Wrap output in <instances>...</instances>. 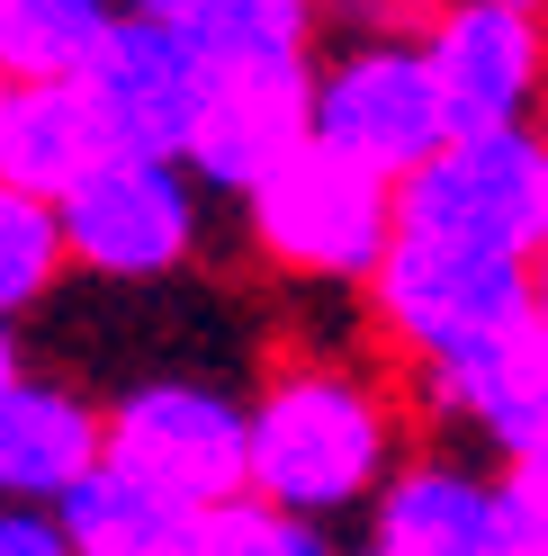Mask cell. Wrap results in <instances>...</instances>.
Returning <instances> with one entry per match:
<instances>
[{
  "mask_svg": "<svg viewBox=\"0 0 548 556\" xmlns=\"http://www.w3.org/2000/svg\"><path fill=\"white\" fill-rule=\"evenodd\" d=\"M180 27L216 73H315L324 10L315 0H189Z\"/></svg>",
  "mask_w": 548,
  "mask_h": 556,
  "instance_id": "cell-16",
  "label": "cell"
},
{
  "mask_svg": "<svg viewBox=\"0 0 548 556\" xmlns=\"http://www.w3.org/2000/svg\"><path fill=\"white\" fill-rule=\"evenodd\" d=\"M369 547L378 556H522V530H512L495 467L459 458V448H414L369 511Z\"/></svg>",
  "mask_w": 548,
  "mask_h": 556,
  "instance_id": "cell-11",
  "label": "cell"
},
{
  "mask_svg": "<svg viewBox=\"0 0 548 556\" xmlns=\"http://www.w3.org/2000/svg\"><path fill=\"white\" fill-rule=\"evenodd\" d=\"M315 10H324V27H333V46H360V37H404V46H423L450 0H315Z\"/></svg>",
  "mask_w": 548,
  "mask_h": 556,
  "instance_id": "cell-20",
  "label": "cell"
},
{
  "mask_svg": "<svg viewBox=\"0 0 548 556\" xmlns=\"http://www.w3.org/2000/svg\"><path fill=\"white\" fill-rule=\"evenodd\" d=\"M414 404L432 422L476 431L495 448V467L531 458V448H548V332H522V341H503L495 359L432 377V387H414Z\"/></svg>",
  "mask_w": 548,
  "mask_h": 556,
  "instance_id": "cell-14",
  "label": "cell"
},
{
  "mask_svg": "<svg viewBox=\"0 0 548 556\" xmlns=\"http://www.w3.org/2000/svg\"><path fill=\"white\" fill-rule=\"evenodd\" d=\"M126 0H0V81H90Z\"/></svg>",
  "mask_w": 548,
  "mask_h": 556,
  "instance_id": "cell-15",
  "label": "cell"
},
{
  "mask_svg": "<svg viewBox=\"0 0 548 556\" xmlns=\"http://www.w3.org/2000/svg\"><path fill=\"white\" fill-rule=\"evenodd\" d=\"M109 467L171 511H225L252 494V404L208 377H145L109 395Z\"/></svg>",
  "mask_w": 548,
  "mask_h": 556,
  "instance_id": "cell-3",
  "label": "cell"
},
{
  "mask_svg": "<svg viewBox=\"0 0 548 556\" xmlns=\"http://www.w3.org/2000/svg\"><path fill=\"white\" fill-rule=\"evenodd\" d=\"M99 467H109V404L54 368L27 359L0 368V484H10V503L63 511Z\"/></svg>",
  "mask_w": 548,
  "mask_h": 556,
  "instance_id": "cell-10",
  "label": "cell"
},
{
  "mask_svg": "<svg viewBox=\"0 0 548 556\" xmlns=\"http://www.w3.org/2000/svg\"><path fill=\"white\" fill-rule=\"evenodd\" d=\"M522 556H548V539H522Z\"/></svg>",
  "mask_w": 548,
  "mask_h": 556,
  "instance_id": "cell-26",
  "label": "cell"
},
{
  "mask_svg": "<svg viewBox=\"0 0 548 556\" xmlns=\"http://www.w3.org/2000/svg\"><path fill=\"white\" fill-rule=\"evenodd\" d=\"M297 153H315V73H216V109L189 144L198 189L261 198Z\"/></svg>",
  "mask_w": 548,
  "mask_h": 556,
  "instance_id": "cell-12",
  "label": "cell"
},
{
  "mask_svg": "<svg viewBox=\"0 0 548 556\" xmlns=\"http://www.w3.org/2000/svg\"><path fill=\"white\" fill-rule=\"evenodd\" d=\"M503 10H531V18H548V0H503Z\"/></svg>",
  "mask_w": 548,
  "mask_h": 556,
  "instance_id": "cell-25",
  "label": "cell"
},
{
  "mask_svg": "<svg viewBox=\"0 0 548 556\" xmlns=\"http://www.w3.org/2000/svg\"><path fill=\"white\" fill-rule=\"evenodd\" d=\"M539 332H548V261H539Z\"/></svg>",
  "mask_w": 548,
  "mask_h": 556,
  "instance_id": "cell-24",
  "label": "cell"
},
{
  "mask_svg": "<svg viewBox=\"0 0 548 556\" xmlns=\"http://www.w3.org/2000/svg\"><path fill=\"white\" fill-rule=\"evenodd\" d=\"M252 404V494L279 503L297 520H341V511H378L396 484L404 448V395L387 377H369L351 359H270Z\"/></svg>",
  "mask_w": 548,
  "mask_h": 556,
  "instance_id": "cell-1",
  "label": "cell"
},
{
  "mask_svg": "<svg viewBox=\"0 0 548 556\" xmlns=\"http://www.w3.org/2000/svg\"><path fill=\"white\" fill-rule=\"evenodd\" d=\"M503 476V503H512V530L522 539H548V448H531V458L495 467Z\"/></svg>",
  "mask_w": 548,
  "mask_h": 556,
  "instance_id": "cell-21",
  "label": "cell"
},
{
  "mask_svg": "<svg viewBox=\"0 0 548 556\" xmlns=\"http://www.w3.org/2000/svg\"><path fill=\"white\" fill-rule=\"evenodd\" d=\"M180 556H333V539L315 530V520H297L279 503L244 494V503H225V511H198L189 539H180Z\"/></svg>",
  "mask_w": 548,
  "mask_h": 556,
  "instance_id": "cell-19",
  "label": "cell"
},
{
  "mask_svg": "<svg viewBox=\"0 0 548 556\" xmlns=\"http://www.w3.org/2000/svg\"><path fill=\"white\" fill-rule=\"evenodd\" d=\"M63 269H73L63 206H46V198H0V305L27 315V305H37Z\"/></svg>",
  "mask_w": 548,
  "mask_h": 556,
  "instance_id": "cell-18",
  "label": "cell"
},
{
  "mask_svg": "<svg viewBox=\"0 0 548 556\" xmlns=\"http://www.w3.org/2000/svg\"><path fill=\"white\" fill-rule=\"evenodd\" d=\"M0 556H82V547H73V530H63V511L10 503V511H0Z\"/></svg>",
  "mask_w": 548,
  "mask_h": 556,
  "instance_id": "cell-22",
  "label": "cell"
},
{
  "mask_svg": "<svg viewBox=\"0 0 548 556\" xmlns=\"http://www.w3.org/2000/svg\"><path fill=\"white\" fill-rule=\"evenodd\" d=\"M351 556H378V547H351Z\"/></svg>",
  "mask_w": 548,
  "mask_h": 556,
  "instance_id": "cell-27",
  "label": "cell"
},
{
  "mask_svg": "<svg viewBox=\"0 0 548 556\" xmlns=\"http://www.w3.org/2000/svg\"><path fill=\"white\" fill-rule=\"evenodd\" d=\"M450 135H548V18L503 0H450L423 37Z\"/></svg>",
  "mask_w": 548,
  "mask_h": 556,
  "instance_id": "cell-8",
  "label": "cell"
},
{
  "mask_svg": "<svg viewBox=\"0 0 548 556\" xmlns=\"http://www.w3.org/2000/svg\"><path fill=\"white\" fill-rule=\"evenodd\" d=\"M126 10H145V18H180L189 0H126Z\"/></svg>",
  "mask_w": 548,
  "mask_h": 556,
  "instance_id": "cell-23",
  "label": "cell"
},
{
  "mask_svg": "<svg viewBox=\"0 0 548 556\" xmlns=\"http://www.w3.org/2000/svg\"><path fill=\"white\" fill-rule=\"evenodd\" d=\"M63 530H73L82 556H180L189 539V511H171L162 494H145L135 476L99 467L73 503H63Z\"/></svg>",
  "mask_w": 548,
  "mask_h": 556,
  "instance_id": "cell-17",
  "label": "cell"
},
{
  "mask_svg": "<svg viewBox=\"0 0 548 556\" xmlns=\"http://www.w3.org/2000/svg\"><path fill=\"white\" fill-rule=\"evenodd\" d=\"M396 233L539 261L548 242V135H459L432 170L396 189Z\"/></svg>",
  "mask_w": 548,
  "mask_h": 556,
  "instance_id": "cell-7",
  "label": "cell"
},
{
  "mask_svg": "<svg viewBox=\"0 0 548 556\" xmlns=\"http://www.w3.org/2000/svg\"><path fill=\"white\" fill-rule=\"evenodd\" d=\"M315 144L378 170L387 189H404L414 170H432L459 144L450 135V99L423 46L404 37H360V46H324L315 63Z\"/></svg>",
  "mask_w": 548,
  "mask_h": 556,
  "instance_id": "cell-5",
  "label": "cell"
},
{
  "mask_svg": "<svg viewBox=\"0 0 548 556\" xmlns=\"http://www.w3.org/2000/svg\"><path fill=\"white\" fill-rule=\"evenodd\" d=\"M244 242L261 269L306 278V288H360L387 269L396 252V189L378 170L341 162V153H297L261 198H244Z\"/></svg>",
  "mask_w": 548,
  "mask_h": 556,
  "instance_id": "cell-4",
  "label": "cell"
},
{
  "mask_svg": "<svg viewBox=\"0 0 548 556\" xmlns=\"http://www.w3.org/2000/svg\"><path fill=\"white\" fill-rule=\"evenodd\" d=\"M117 135L82 81H0V198L63 206L90 170H109Z\"/></svg>",
  "mask_w": 548,
  "mask_h": 556,
  "instance_id": "cell-13",
  "label": "cell"
},
{
  "mask_svg": "<svg viewBox=\"0 0 548 556\" xmlns=\"http://www.w3.org/2000/svg\"><path fill=\"white\" fill-rule=\"evenodd\" d=\"M539 261H548V242H539Z\"/></svg>",
  "mask_w": 548,
  "mask_h": 556,
  "instance_id": "cell-28",
  "label": "cell"
},
{
  "mask_svg": "<svg viewBox=\"0 0 548 556\" xmlns=\"http://www.w3.org/2000/svg\"><path fill=\"white\" fill-rule=\"evenodd\" d=\"M63 242L73 269L117 278V288H153L180 278L208 242V206H198V170L189 162H153V153H109V170L63 198Z\"/></svg>",
  "mask_w": 548,
  "mask_h": 556,
  "instance_id": "cell-6",
  "label": "cell"
},
{
  "mask_svg": "<svg viewBox=\"0 0 548 556\" xmlns=\"http://www.w3.org/2000/svg\"><path fill=\"white\" fill-rule=\"evenodd\" d=\"M99 99V117H109L117 153H153V162H189L198 126L216 109V63L198 54V37L180 18H145L126 10V27L109 37L99 54V73L82 81Z\"/></svg>",
  "mask_w": 548,
  "mask_h": 556,
  "instance_id": "cell-9",
  "label": "cell"
},
{
  "mask_svg": "<svg viewBox=\"0 0 548 556\" xmlns=\"http://www.w3.org/2000/svg\"><path fill=\"white\" fill-rule=\"evenodd\" d=\"M369 324H378V341L396 351L404 387H432V377L476 368V359H495L503 341L539 332V261L396 233L387 269L369 278Z\"/></svg>",
  "mask_w": 548,
  "mask_h": 556,
  "instance_id": "cell-2",
  "label": "cell"
}]
</instances>
